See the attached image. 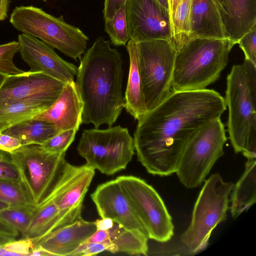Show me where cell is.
<instances>
[{
	"mask_svg": "<svg viewBox=\"0 0 256 256\" xmlns=\"http://www.w3.org/2000/svg\"><path fill=\"white\" fill-rule=\"evenodd\" d=\"M226 108L224 98L214 90L172 91L138 120L134 138L138 160L152 175L176 173L190 139Z\"/></svg>",
	"mask_w": 256,
	"mask_h": 256,
	"instance_id": "obj_1",
	"label": "cell"
},
{
	"mask_svg": "<svg viewBox=\"0 0 256 256\" xmlns=\"http://www.w3.org/2000/svg\"><path fill=\"white\" fill-rule=\"evenodd\" d=\"M120 54L99 36L80 58L76 86L83 104L82 124L112 126L124 108Z\"/></svg>",
	"mask_w": 256,
	"mask_h": 256,
	"instance_id": "obj_2",
	"label": "cell"
},
{
	"mask_svg": "<svg viewBox=\"0 0 256 256\" xmlns=\"http://www.w3.org/2000/svg\"><path fill=\"white\" fill-rule=\"evenodd\" d=\"M235 44L228 38H194L177 50L172 91L206 88L219 78Z\"/></svg>",
	"mask_w": 256,
	"mask_h": 256,
	"instance_id": "obj_3",
	"label": "cell"
},
{
	"mask_svg": "<svg viewBox=\"0 0 256 256\" xmlns=\"http://www.w3.org/2000/svg\"><path fill=\"white\" fill-rule=\"evenodd\" d=\"M234 185L232 182H225L218 173L204 181L194 207L190 223L180 238L188 254H194L205 250L214 229L226 220Z\"/></svg>",
	"mask_w": 256,
	"mask_h": 256,
	"instance_id": "obj_4",
	"label": "cell"
},
{
	"mask_svg": "<svg viewBox=\"0 0 256 256\" xmlns=\"http://www.w3.org/2000/svg\"><path fill=\"white\" fill-rule=\"evenodd\" d=\"M10 22L23 34L40 39L52 48L76 60L85 52L88 38L78 27L32 6L16 7Z\"/></svg>",
	"mask_w": 256,
	"mask_h": 256,
	"instance_id": "obj_5",
	"label": "cell"
},
{
	"mask_svg": "<svg viewBox=\"0 0 256 256\" xmlns=\"http://www.w3.org/2000/svg\"><path fill=\"white\" fill-rule=\"evenodd\" d=\"M77 150L87 166L110 176L126 168L135 148L128 129L118 126L84 130Z\"/></svg>",
	"mask_w": 256,
	"mask_h": 256,
	"instance_id": "obj_6",
	"label": "cell"
},
{
	"mask_svg": "<svg viewBox=\"0 0 256 256\" xmlns=\"http://www.w3.org/2000/svg\"><path fill=\"white\" fill-rule=\"evenodd\" d=\"M226 140L220 118L206 123L192 136L182 152L176 172L184 186L194 188L204 182L215 163L224 154Z\"/></svg>",
	"mask_w": 256,
	"mask_h": 256,
	"instance_id": "obj_7",
	"label": "cell"
},
{
	"mask_svg": "<svg viewBox=\"0 0 256 256\" xmlns=\"http://www.w3.org/2000/svg\"><path fill=\"white\" fill-rule=\"evenodd\" d=\"M148 111L162 102L172 91V80L177 50L170 40L136 44Z\"/></svg>",
	"mask_w": 256,
	"mask_h": 256,
	"instance_id": "obj_8",
	"label": "cell"
},
{
	"mask_svg": "<svg viewBox=\"0 0 256 256\" xmlns=\"http://www.w3.org/2000/svg\"><path fill=\"white\" fill-rule=\"evenodd\" d=\"M119 182L148 238L160 242L170 240L174 234L172 218L162 199L150 185L133 176H121Z\"/></svg>",
	"mask_w": 256,
	"mask_h": 256,
	"instance_id": "obj_9",
	"label": "cell"
},
{
	"mask_svg": "<svg viewBox=\"0 0 256 256\" xmlns=\"http://www.w3.org/2000/svg\"><path fill=\"white\" fill-rule=\"evenodd\" d=\"M10 154L20 168L30 197L33 203L38 206L60 177L67 162L66 153H52L40 145L29 144Z\"/></svg>",
	"mask_w": 256,
	"mask_h": 256,
	"instance_id": "obj_10",
	"label": "cell"
},
{
	"mask_svg": "<svg viewBox=\"0 0 256 256\" xmlns=\"http://www.w3.org/2000/svg\"><path fill=\"white\" fill-rule=\"evenodd\" d=\"M224 100L228 108L229 139L234 152L242 153L252 120L256 117V100L250 93L242 64L234 65L228 75Z\"/></svg>",
	"mask_w": 256,
	"mask_h": 256,
	"instance_id": "obj_11",
	"label": "cell"
},
{
	"mask_svg": "<svg viewBox=\"0 0 256 256\" xmlns=\"http://www.w3.org/2000/svg\"><path fill=\"white\" fill-rule=\"evenodd\" d=\"M94 174L95 170L86 164L78 166L66 162L60 177L46 198H53L57 205L59 220L56 229L81 216L84 198Z\"/></svg>",
	"mask_w": 256,
	"mask_h": 256,
	"instance_id": "obj_12",
	"label": "cell"
},
{
	"mask_svg": "<svg viewBox=\"0 0 256 256\" xmlns=\"http://www.w3.org/2000/svg\"><path fill=\"white\" fill-rule=\"evenodd\" d=\"M125 8L130 39L135 44L172 40L168 10L156 0H126Z\"/></svg>",
	"mask_w": 256,
	"mask_h": 256,
	"instance_id": "obj_13",
	"label": "cell"
},
{
	"mask_svg": "<svg viewBox=\"0 0 256 256\" xmlns=\"http://www.w3.org/2000/svg\"><path fill=\"white\" fill-rule=\"evenodd\" d=\"M66 84L40 72L8 76L0 88V106L26 100L53 104Z\"/></svg>",
	"mask_w": 256,
	"mask_h": 256,
	"instance_id": "obj_14",
	"label": "cell"
},
{
	"mask_svg": "<svg viewBox=\"0 0 256 256\" xmlns=\"http://www.w3.org/2000/svg\"><path fill=\"white\" fill-rule=\"evenodd\" d=\"M19 52L31 72H42L66 83L74 81L78 68L60 57L42 41L24 34L18 35Z\"/></svg>",
	"mask_w": 256,
	"mask_h": 256,
	"instance_id": "obj_15",
	"label": "cell"
},
{
	"mask_svg": "<svg viewBox=\"0 0 256 256\" xmlns=\"http://www.w3.org/2000/svg\"><path fill=\"white\" fill-rule=\"evenodd\" d=\"M90 197L101 218H109L128 230L140 232L148 236L116 178L98 186Z\"/></svg>",
	"mask_w": 256,
	"mask_h": 256,
	"instance_id": "obj_16",
	"label": "cell"
},
{
	"mask_svg": "<svg viewBox=\"0 0 256 256\" xmlns=\"http://www.w3.org/2000/svg\"><path fill=\"white\" fill-rule=\"evenodd\" d=\"M96 230L94 222L86 221L80 216L73 222L54 230L33 242L34 248L40 246L52 256H70Z\"/></svg>",
	"mask_w": 256,
	"mask_h": 256,
	"instance_id": "obj_17",
	"label": "cell"
},
{
	"mask_svg": "<svg viewBox=\"0 0 256 256\" xmlns=\"http://www.w3.org/2000/svg\"><path fill=\"white\" fill-rule=\"evenodd\" d=\"M82 110L83 104L74 81L66 83L54 102L34 118L52 122L61 131H78L82 124Z\"/></svg>",
	"mask_w": 256,
	"mask_h": 256,
	"instance_id": "obj_18",
	"label": "cell"
},
{
	"mask_svg": "<svg viewBox=\"0 0 256 256\" xmlns=\"http://www.w3.org/2000/svg\"><path fill=\"white\" fill-rule=\"evenodd\" d=\"M148 236L140 232L128 230L114 222L108 230H96L85 242H106L112 253H125L132 255H147Z\"/></svg>",
	"mask_w": 256,
	"mask_h": 256,
	"instance_id": "obj_19",
	"label": "cell"
},
{
	"mask_svg": "<svg viewBox=\"0 0 256 256\" xmlns=\"http://www.w3.org/2000/svg\"><path fill=\"white\" fill-rule=\"evenodd\" d=\"M227 38L225 28L215 0H192L190 40Z\"/></svg>",
	"mask_w": 256,
	"mask_h": 256,
	"instance_id": "obj_20",
	"label": "cell"
},
{
	"mask_svg": "<svg viewBox=\"0 0 256 256\" xmlns=\"http://www.w3.org/2000/svg\"><path fill=\"white\" fill-rule=\"evenodd\" d=\"M130 58L128 83L124 96V108L135 120H139L147 112L140 74L136 44L131 40L126 45Z\"/></svg>",
	"mask_w": 256,
	"mask_h": 256,
	"instance_id": "obj_21",
	"label": "cell"
},
{
	"mask_svg": "<svg viewBox=\"0 0 256 256\" xmlns=\"http://www.w3.org/2000/svg\"><path fill=\"white\" fill-rule=\"evenodd\" d=\"M256 201V160H247L244 170L230 195V206L233 218L248 210Z\"/></svg>",
	"mask_w": 256,
	"mask_h": 256,
	"instance_id": "obj_22",
	"label": "cell"
},
{
	"mask_svg": "<svg viewBox=\"0 0 256 256\" xmlns=\"http://www.w3.org/2000/svg\"><path fill=\"white\" fill-rule=\"evenodd\" d=\"M229 18L226 38L234 44L256 24V0H228Z\"/></svg>",
	"mask_w": 256,
	"mask_h": 256,
	"instance_id": "obj_23",
	"label": "cell"
},
{
	"mask_svg": "<svg viewBox=\"0 0 256 256\" xmlns=\"http://www.w3.org/2000/svg\"><path fill=\"white\" fill-rule=\"evenodd\" d=\"M61 130L52 122L32 118L2 132L18 139L23 146L42 145Z\"/></svg>",
	"mask_w": 256,
	"mask_h": 256,
	"instance_id": "obj_24",
	"label": "cell"
},
{
	"mask_svg": "<svg viewBox=\"0 0 256 256\" xmlns=\"http://www.w3.org/2000/svg\"><path fill=\"white\" fill-rule=\"evenodd\" d=\"M52 104L39 100L15 101L0 106V132L26 120L34 118Z\"/></svg>",
	"mask_w": 256,
	"mask_h": 256,
	"instance_id": "obj_25",
	"label": "cell"
},
{
	"mask_svg": "<svg viewBox=\"0 0 256 256\" xmlns=\"http://www.w3.org/2000/svg\"><path fill=\"white\" fill-rule=\"evenodd\" d=\"M36 206L34 215L22 236L31 238L33 242L56 230L59 220L58 208L53 198H48Z\"/></svg>",
	"mask_w": 256,
	"mask_h": 256,
	"instance_id": "obj_26",
	"label": "cell"
},
{
	"mask_svg": "<svg viewBox=\"0 0 256 256\" xmlns=\"http://www.w3.org/2000/svg\"><path fill=\"white\" fill-rule=\"evenodd\" d=\"M192 2V0H180L171 23L172 40L177 50L190 40Z\"/></svg>",
	"mask_w": 256,
	"mask_h": 256,
	"instance_id": "obj_27",
	"label": "cell"
},
{
	"mask_svg": "<svg viewBox=\"0 0 256 256\" xmlns=\"http://www.w3.org/2000/svg\"><path fill=\"white\" fill-rule=\"evenodd\" d=\"M34 204L10 206L0 211V219L20 232L27 230L36 212Z\"/></svg>",
	"mask_w": 256,
	"mask_h": 256,
	"instance_id": "obj_28",
	"label": "cell"
},
{
	"mask_svg": "<svg viewBox=\"0 0 256 256\" xmlns=\"http://www.w3.org/2000/svg\"><path fill=\"white\" fill-rule=\"evenodd\" d=\"M104 30L116 46H126L130 40L128 29L125 4L109 19L104 20Z\"/></svg>",
	"mask_w": 256,
	"mask_h": 256,
	"instance_id": "obj_29",
	"label": "cell"
},
{
	"mask_svg": "<svg viewBox=\"0 0 256 256\" xmlns=\"http://www.w3.org/2000/svg\"><path fill=\"white\" fill-rule=\"evenodd\" d=\"M0 200L10 206L35 205L22 184L2 179H0Z\"/></svg>",
	"mask_w": 256,
	"mask_h": 256,
	"instance_id": "obj_30",
	"label": "cell"
},
{
	"mask_svg": "<svg viewBox=\"0 0 256 256\" xmlns=\"http://www.w3.org/2000/svg\"><path fill=\"white\" fill-rule=\"evenodd\" d=\"M19 52L18 42L0 45V72L8 76L18 74L24 72L18 68L13 62L14 54Z\"/></svg>",
	"mask_w": 256,
	"mask_h": 256,
	"instance_id": "obj_31",
	"label": "cell"
},
{
	"mask_svg": "<svg viewBox=\"0 0 256 256\" xmlns=\"http://www.w3.org/2000/svg\"><path fill=\"white\" fill-rule=\"evenodd\" d=\"M0 179L19 182L25 187L22 174L16 162L10 153L2 150H0Z\"/></svg>",
	"mask_w": 256,
	"mask_h": 256,
	"instance_id": "obj_32",
	"label": "cell"
},
{
	"mask_svg": "<svg viewBox=\"0 0 256 256\" xmlns=\"http://www.w3.org/2000/svg\"><path fill=\"white\" fill-rule=\"evenodd\" d=\"M76 132L75 130L61 131L48 140L40 146L44 150L50 152L66 153V152L74 140Z\"/></svg>",
	"mask_w": 256,
	"mask_h": 256,
	"instance_id": "obj_33",
	"label": "cell"
},
{
	"mask_svg": "<svg viewBox=\"0 0 256 256\" xmlns=\"http://www.w3.org/2000/svg\"><path fill=\"white\" fill-rule=\"evenodd\" d=\"M246 60L256 65V24L244 34L238 42Z\"/></svg>",
	"mask_w": 256,
	"mask_h": 256,
	"instance_id": "obj_34",
	"label": "cell"
},
{
	"mask_svg": "<svg viewBox=\"0 0 256 256\" xmlns=\"http://www.w3.org/2000/svg\"><path fill=\"white\" fill-rule=\"evenodd\" d=\"M4 246L14 256H29L30 252L34 248V244L31 238H23L19 240L15 239L4 244Z\"/></svg>",
	"mask_w": 256,
	"mask_h": 256,
	"instance_id": "obj_35",
	"label": "cell"
},
{
	"mask_svg": "<svg viewBox=\"0 0 256 256\" xmlns=\"http://www.w3.org/2000/svg\"><path fill=\"white\" fill-rule=\"evenodd\" d=\"M108 250L106 242H84L70 254V256H91Z\"/></svg>",
	"mask_w": 256,
	"mask_h": 256,
	"instance_id": "obj_36",
	"label": "cell"
},
{
	"mask_svg": "<svg viewBox=\"0 0 256 256\" xmlns=\"http://www.w3.org/2000/svg\"><path fill=\"white\" fill-rule=\"evenodd\" d=\"M247 160L256 158V117L252 120L249 131L247 144L245 150L242 153Z\"/></svg>",
	"mask_w": 256,
	"mask_h": 256,
	"instance_id": "obj_37",
	"label": "cell"
},
{
	"mask_svg": "<svg viewBox=\"0 0 256 256\" xmlns=\"http://www.w3.org/2000/svg\"><path fill=\"white\" fill-rule=\"evenodd\" d=\"M242 64L250 93L252 98L256 100V65L246 59Z\"/></svg>",
	"mask_w": 256,
	"mask_h": 256,
	"instance_id": "obj_38",
	"label": "cell"
},
{
	"mask_svg": "<svg viewBox=\"0 0 256 256\" xmlns=\"http://www.w3.org/2000/svg\"><path fill=\"white\" fill-rule=\"evenodd\" d=\"M22 146L17 138L0 132V150L12 153Z\"/></svg>",
	"mask_w": 256,
	"mask_h": 256,
	"instance_id": "obj_39",
	"label": "cell"
},
{
	"mask_svg": "<svg viewBox=\"0 0 256 256\" xmlns=\"http://www.w3.org/2000/svg\"><path fill=\"white\" fill-rule=\"evenodd\" d=\"M126 0H104L102 10L105 20L111 18L116 12L125 4Z\"/></svg>",
	"mask_w": 256,
	"mask_h": 256,
	"instance_id": "obj_40",
	"label": "cell"
},
{
	"mask_svg": "<svg viewBox=\"0 0 256 256\" xmlns=\"http://www.w3.org/2000/svg\"><path fill=\"white\" fill-rule=\"evenodd\" d=\"M215 2L220 10L225 28L229 18L228 1V0H215Z\"/></svg>",
	"mask_w": 256,
	"mask_h": 256,
	"instance_id": "obj_41",
	"label": "cell"
},
{
	"mask_svg": "<svg viewBox=\"0 0 256 256\" xmlns=\"http://www.w3.org/2000/svg\"><path fill=\"white\" fill-rule=\"evenodd\" d=\"M94 222L96 230H106L112 226L114 221L109 218H101Z\"/></svg>",
	"mask_w": 256,
	"mask_h": 256,
	"instance_id": "obj_42",
	"label": "cell"
},
{
	"mask_svg": "<svg viewBox=\"0 0 256 256\" xmlns=\"http://www.w3.org/2000/svg\"><path fill=\"white\" fill-rule=\"evenodd\" d=\"M0 232L6 233L17 237L19 232L14 228L0 219Z\"/></svg>",
	"mask_w": 256,
	"mask_h": 256,
	"instance_id": "obj_43",
	"label": "cell"
},
{
	"mask_svg": "<svg viewBox=\"0 0 256 256\" xmlns=\"http://www.w3.org/2000/svg\"><path fill=\"white\" fill-rule=\"evenodd\" d=\"M52 256V254L44 249L40 246H35L34 249L30 252L29 256Z\"/></svg>",
	"mask_w": 256,
	"mask_h": 256,
	"instance_id": "obj_44",
	"label": "cell"
},
{
	"mask_svg": "<svg viewBox=\"0 0 256 256\" xmlns=\"http://www.w3.org/2000/svg\"><path fill=\"white\" fill-rule=\"evenodd\" d=\"M8 6V0H0V21L4 20L7 16Z\"/></svg>",
	"mask_w": 256,
	"mask_h": 256,
	"instance_id": "obj_45",
	"label": "cell"
},
{
	"mask_svg": "<svg viewBox=\"0 0 256 256\" xmlns=\"http://www.w3.org/2000/svg\"><path fill=\"white\" fill-rule=\"evenodd\" d=\"M181 0H169L168 11L170 16V24L177 6Z\"/></svg>",
	"mask_w": 256,
	"mask_h": 256,
	"instance_id": "obj_46",
	"label": "cell"
},
{
	"mask_svg": "<svg viewBox=\"0 0 256 256\" xmlns=\"http://www.w3.org/2000/svg\"><path fill=\"white\" fill-rule=\"evenodd\" d=\"M16 237L12 235L0 232V246L4 245L14 240Z\"/></svg>",
	"mask_w": 256,
	"mask_h": 256,
	"instance_id": "obj_47",
	"label": "cell"
},
{
	"mask_svg": "<svg viewBox=\"0 0 256 256\" xmlns=\"http://www.w3.org/2000/svg\"><path fill=\"white\" fill-rule=\"evenodd\" d=\"M164 8L168 10L169 0H156ZM169 12V11H168Z\"/></svg>",
	"mask_w": 256,
	"mask_h": 256,
	"instance_id": "obj_48",
	"label": "cell"
},
{
	"mask_svg": "<svg viewBox=\"0 0 256 256\" xmlns=\"http://www.w3.org/2000/svg\"><path fill=\"white\" fill-rule=\"evenodd\" d=\"M10 204L8 203L0 200V211L8 207Z\"/></svg>",
	"mask_w": 256,
	"mask_h": 256,
	"instance_id": "obj_49",
	"label": "cell"
},
{
	"mask_svg": "<svg viewBox=\"0 0 256 256\" xmlns=\"http://www.w3.org/2000/svg\"><path fill=\"white\" fill-rule=\"evenodd\" d=\"M8 75L0 72V88Z\"/></svg>",
	"mask_w": 256,
	"mask_h": 256,
	"instance_id": "obj_50",
	"label": "cell"
},
{
	"mask_svg": "<svg viewBox=\"0 0 256 256\" xmlns=\"http://www.w3.org/2000/svg\"><path fill=\"white\" fill-rule=\"evenodd\" d=\"M44 0L46 1V0Z\"/></svg>",
	"mask_w": 256,
	"mask_h": 256,
	"instance_id": "obj_51",
	"label": "cell"
}]
</instances>
